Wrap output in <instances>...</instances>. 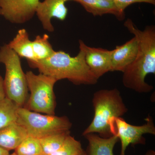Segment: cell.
<instances>
[{
    "instance_id": "6da1fadb",
    "label": "cell",
    "mask_w": 155,
    "mask_h": 155,
    "mask_svg": "<svg viewBox=\"0 0 155 155\" xmlns=\"http://www.w3.org/2000/svg\"><path fill=\"white\" fill-rule=\"evenodd\" d=\"M124 25L137 38L138 51L135 60L123 72L122 83L125 87L139 93H147L153 87L146 82L149 74L155 73V27L148 25L140 30L133 21L127 19Z\"/></svg>"
},
{
    "instance_id": "7a4b0ae2",
    "label": "cell",
    "mask_w": 155,
    "mask_h": 155,
    "mask_svg": "<svg viewBox=\"0 0 155 155\" xmlns=\"http://www.w3.org/2000/svg\"><path fill=\"white\" fill-rule=\"evenodd\" d=\"M71 57L64 51H55L46 59L38 61H27L31 68L38 69L40 73L50 76L57 81L67 79L76 85H93L97 82L84 59L83 50Z\"/></svg>"
},
{
    "instance_id": "3957f363",
    "label": "cell",
    "mask_w": 155,
    "mask_h": 155,
    "mask_svg": "<svg viewBox=\"0 0 155 155\" xmlns=\"http://www.w3.org/2000/svg\"><path fill=\"white\" fill-rule=\"evenodd\" d=\"M92 103L93 119L82 135L97 133L103 137L114 135V119L122 118L127 111L120 91L117 88L100 90L94 94Z\"/></svg>"
},
{
    "instance_id": "277c9868",
    "label": "cell",
    "mask_w": 155,
    "mask_h": 155,
    "mask_svg": "<svg viewBox=\"0 0 155 155\" xmlns=\"http://www.w3.org/2000/svg\"><path fill=\"white\" fill-rule=\"evenodd\" d=\"M20 58L8 44L0 48V63L6 69L4 81L6 97L22 107L26 103L28 88Z\"/></svg>"
},
{
    "instance_id": "5b68a950",
    "label": "cell",
    "mask_w": 155,
    "mask_h": 155,
    "mask_svg": "<svg viewBox=\"0 0 155 155\" xmlns=\"http://www.w3.org/2000/svg\"><path fill=\"white\" fill-rule=\"evenodd\" d=\"M17 122L25 127L28 136L38 139L70 130L72 127V123L66 116L43 115L24 107L18 108Z\"/></svg>"
},
{
    "instance_id": "8992f818",
    "label": "cell",
    "mask_w": 155,
    "mask_h": 155,
    "mask_svg": "<svg viewBox=\"0 0 155 155\" xmlns=\"http://www.w3.org/2000/svg\"><path fill=\"white\" fill-rule=\"evenodd\" d=\"M25 75L30 95L24 107L37 113L55 115L56 104L54 87L57 81L30 71L26 72Z\"/></svg>"
},
{
    "instance_id": "52a82bcc",
    "label": "cell",
    "mask_w": 155,
    "mask_h": 155,
    "mask_svg": "<svg viewBox=\"0 0 155 155\" xmlns=\"http://www.w3.org/2000/svg\"><path fill=\"white\" fill-rule=\"evenodd\" d=\"M144 125L135 126L125 122L122 118H115L113 122L114 135L116 134L121 141L120 155H125L126 150L130 144H144L143 134L155 135V126L151 116L149 115Z\"/></svg>"
},
{
    "instance_id": "ba28073f",
    "label": "cell",
    "mask_w": 155,
    "mask_h": 155,
    "mask_svg": "<svg viewBox=\"0 0 155 155\" xmlns=\"http://www.w3.org/2000/svg\"><path fill=\"white\" fill-rule=\"evenodd\" d=\"M39 0H0V15L14 24H23L36 14Z\"/></svg>"
},
{
    "instance_id": "9c48e42d",
    "label": "cell",
    "mask_w": 155,
    "mask_h": 155,
    "mask_svg": "<svg viewBox=\"0 0 155 155\" xmlns=\"http://www.w3.org/2000/svg\"><path fill=\"white\" fill-rule=\"evenodd\" d=\"M79 48L84 52L87 65L97 79H99L107 72H112V51L102 48L91 47L81 40H79Z\"/></svg>"
},
{
    "instance_id": "30bf717a",
    "label": "cell",
    "mask_w": 155,
    "mask_h": 155,
    "mask_svg": "<svg viewBox=\"0 0 155 155\" xmlns=\"http://www.w3.org/2000/svg\"><path fill=\"white\" fill-rule=\"evenodd\" d=\"M71 0H44L39 3L36 11L43 28L49 32L54 30L51 23L52 18L64 21L68 14L65 3Z\"/></svg>"
},
{
    "instance_id": "8fae6325",
    "label": "cell",
    "mask_w": 155,
    "mask_h": 155,
    "mask_svg": "<svg viewBox=\"0 0 155 155\" xmlns=\"http://www.w3.org/2000/svg\"><path fill=\"white\" fill-rule=\"evenodd\" d=\"M138 51V40L134 36L124 44L117 46L111 54L112 72H124L135 60Z\"/></svg>"
},
{
    "instance_id": "7c38bea8",
    "label": "cell",
    "mask_w": 155,
    "mask_h": 155,
    "mask_svg": "<svg viewBox=\"0 0 155 155\" xmlns=\"http://www.w3.org/2000/svg\"><path fill=\"white\" fill-rule=\"evenodd\" d=\"M28 136L25 127L13 122L0 129V147L9 151L15 150Z\"/></svg>"
},
{
    "instance_id": "4fadbf2b",
    "label": "cell",
    "mask_w": 155,
    "mask_h": 155,
    "mask_svg": "<svg viewBox=\"0 0 155 155\" xmlns=\"http://www.w3.org/2000/svg\"><path fill=\"white\" fill-rule=\"evenodd\" d=\"M88 144L86 153L87 155H114V147L119 139L115 134L109 137H103L95 133L84 136Z\"/></svg>"
},
{
    "instance_id": "5bb4252c",
    "label": "cell",
    "mask_w": 155,
    "mask_h": 155,
    "mask_svg": "<svg viewBox=\"0 0 155 155\" xmlns=\"http://www.w3.org/2000/svg\"><path fill=\"white\" fill-rule=\"evenodd\" d=\"M79 3L85 11L94 16L104 14L114 15L121 21L125 18V14L119 12L114 1L108 0H71Z\"/></svg>"
},
{
    "instance_id": "9a60e30c",
    "label": "cell",
    "mask_w": 155,
    "mask_h": 155,
    "mask_svg": "<svg viewBox=\"0 0 155 155\" xmlns=\"http://www.w3.org/2000/svg\"><path fill=\"white\" fill-rule=\"evenodd\" d=\"M8 45L19 58H25L27 61H36L32 41L29 39L26 29L22 28L18 30L16 36Z\"/></svg>"
},
{
    "instance_id": "2e32d148",
    "label": "cell",
    "mask_w": 155,
    "mask_h": 155,
    "mask_svg": "<svg viewBox=\"0 0 155 155\" xmlns=\"http://www.w3.org/2000/svg\"><path fill=\"white\" fill-rule=\"evenodd\" d=\"M19 107L14 102L7 97L0 101V129L17 122Z\"/></svg>"
},
{
    "instance_id": "e0dca14e",
    "label": "cell",
    "mask_w": 155,
    "mask_h": 155,
    "mask_svg": "<svg viewBox=\"0 0 155 155\" xmlns=\"http://www.w3.org/2000/svg\"><path fill=\"white\" fill-rule=\"evenodd\" d=\"M70 130L62 131L39 139L45 155H51L58 150L63 144Z\"/></svg>"
},
{
    "instance_id": "ac0fdd59",
    "label": "cell",
    "mask_w": 155,
    "mask_h": 155,
    "mask_svg": "<svg viewBox=\"0 0 155 155\" xmlns=\"http://www.w3.org/2000/svg\"><path fill=\"white\" fill-rule=\"evenodd\" d=\"M49 37L48 35L43 36L37 35L32 41V46L36 61H40L50 57L55 51L49 41Z\"/></svg>"
},
{
    "instance_id": "d6986e66",
    "label": "cell",
    "mask_w": 155,
    "mask_h": 155,
    "mask_svg": "<svg viewBox=\"0 0 155 155\" xmlns=\"http://www.w3.org/2000/svg\"><path fill=\"white\" fill-rule=\"evenodd\" d=\"M19 155H45L39 139L28 136L15 150Z\"/></svg>"
},
{
    "instance_id": "ffe728a7",
    "label": "cell",
    "mask_w": 155,
    "mask_h": 155,
    "mask_svg": "<svg viewBox=\"0 0 155 155\" xmlns=\"http://www.w3.org/2000/svg\"><path fill=\"white\" fill-rule=\"evenodd\" d=\"M84 150L80 142L69 134L61 147L51 155H79Z\"/></svg>"
},
{
    "instance_id": "44dd1931",
    "label": "cell",
    "mask_w": 155,
    "mask_h": 155,
    "mask_svg": "<svg viewBox=\"0 0 155 155\" xmlns=\"http://www.w3.org/2000/svg\"><path fill=\"white\" fill-rule=\"evenodd\" d=\"M119 12L125 14V10L128 6L135 3H144L155 5V0H113Z\"/></svg>"
},
{
    "instance_id": "7402d4cb",
    "label": "cell",
    "mask_w": 155,
    "mask_h": 155,
    "mask_svg": "<svg viewBox=\"0 0 155 155\" xmlns=\"http://www.w3.org/2000/svg\"><path fill=\"white\" fill-rule=\"evenodd\" d=\"M6 97L4 78L0 75V101Z\"/></svg>"
},
{
    "instance_id": "603a6c76",
    "label": "cell",
    "mask_w": 155,
    "mask_h": 155,
    "mask_svg": "<svg viewBox=\"0 0 155 155\" xmlns=\"http://www.w3.org/2000/svg\"><path fill=\"white\" fill-rule=\"evenodd\" d=\"M9 151L4 149L0 147V155H9Z\"/></svg>"
},
{
    "instance_id": "cb8c5ba5",
    "label": "cell",
    "mask_w": 155,
    "mask_h": 155,
    "mask_svg": "<svg viewBox=\"0 0 155 155\" xmlns=\"http://www.w3.org/2000/svg\"><path fill=\"white\" fill-rule=\"evenodd\" d=\"M144 155H155V152L153 150H150L146 153Z\"/></svg>"
},
{
    "instance_id": "d4e9b609",
    "label": "cell",
    "mask_w": 155,
    "mask_h": 155,
    "mask_svg": "<svg viewBox=\"0 0 155 155\" xmlns=\"http://www.w3.org/2000/svg\"><path fill=\"white\" fill-rule=\"evenodd\" d=\"M79 155H87V154L86 151L84 150L83 152L81 153V154H80Z\"/></svg>"
},
{
    "instance_id": "484cf974",
    "label": "cell",
    "mask_w": 155,
    "mask_h": 155,
    "mask_svg": "<svg viewBox=\"0 0 155 155\" xmlns=\"http://www.w3.org/2000/svg\"><path fill=\"white\" fill-rule=\"evenodd\" d=\"M9 155H19L17 154L15 152H14V153H13L11 154H10Z\"/></svg>"
},
{
    "instance_id": "4316f807",
    "label": "cell",
    "mask_w": 155,
    "mask_h": 155,
    "mask_svg": "<svg viewBox=\"0 0 155 155\" xmlns=\"http://www.w3.org/2000/svg\"><path fill=\"white\" fill-rule=\"evenodd\" d=\"M108 1H113V0H108Z\"/></svg>"
}]
</instances>
